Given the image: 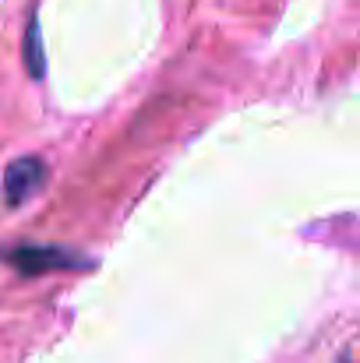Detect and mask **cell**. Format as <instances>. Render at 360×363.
Listing matches in <instances>:
<instances>
[{
	"label": "cell",
	"mask_w": 360,
	"mask_h": 363,
	"mask_svg": "<svg viewBox=\"0 0 360 363\" xmlns=\"http://www.w3.org/2000/svg\"><path fill=\"white\" fill-rule=\"evenodd\" d=\"M7 261L25 275H43L53 268H89V261L82 254L64 250V247H14V250H7Z\"/></svg>",
	"instance_id": "6da1fadb"
},
{
	"label": "cell",
	"mask_w": 360,
	"mask_h": 363,
	"mask_svg": "<svg viewBox=\"0 0 360 363\" xmlns=\"http://www.w3.org/2000/svg\"><path fill=\"white\" fill-rule=\"evenodd\" d=\"M336 363H350V357H339V360H336Z\"/></svg>",
	"instance_id": "277c9868"
},
{
	"label": "cell",
	"mask_w": 360,
	"mask_h": 363,
	"mask_svg": "<svg viewBox=\"0 0 360 363\" xmlns=\"http://www.w3.org/2000/svg\"><path fill=\"white\" fill-rule=\"evenodd\" d=\"M43 180H46L43 159H36V155L14 159V162L7 166V173H4V198H7V205H11V208L25 205L32 194H39Z\"/></svg>",
	"instance_id": "7a4b0ae2"
},
{
	"label": "cell",
	"mask_w": 360,
	"mask_h": 363,
	"mask_svg": "<svg viewBox=\"0 0 360 363\" xmlns=\"http://www.w3.org/2000/svg\"><path fill=\"white\" fill-rule=\"evenodd\" d=\"M21 60H25V71H28L32 78H43V74H46V57H43V32H39V14H36V11L28 14V25H25Z\"/></svg>",
	"instance_id": "3957f363"
}]
</instances>
